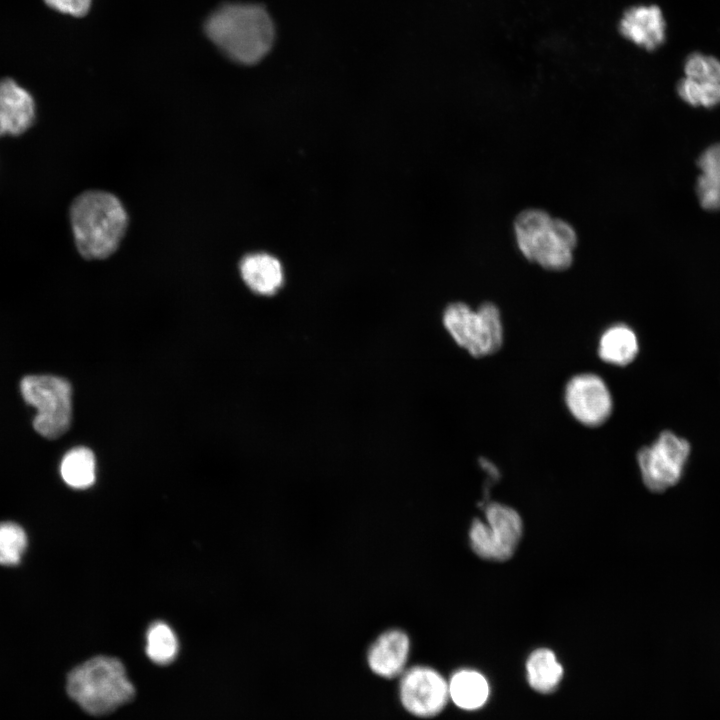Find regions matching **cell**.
Segmentation results:
<instances>
[{
  "label": "cell",
  "mask_w": 720,
  "mask_h": 720,
  "mask_svg": "<svg viewBox=\"0 0 720 720\" xmlns=\"http://www.w3.org/2000/svg\"><path fill=\"white\" fill-rule=\"evenodd\" d=\"M205 32L227 57L245 65L263 59L275 36L269 13L251 3L222 4L208 16Z\"/></svg>",
  "instance_id": "1"
},
{
  "label": "cell",
  "mask_w": 720,
  "mask_h": 720,
  "mask_svg": "<svg viewBox=\"0 0 720 720\" xmlns=\"http://www.w3.org/2000/svg\"><path fill=\"white\" fill-rule=\"evenodd\" d=\"M70 220L76 247L86 259H104L113 254L128 224L119 199L103 191H87L76 197Z\"/></svg>",
  "instance_id": "2"
},
{
  "label": "cell",
  "mask_w": 720,
  "mask_h": 720,
  "mask_svg": "<svg viewBox=\"0 0 720 720\" xmlns=\"http://www.w3.org/2000/svg\"><path fill=\"white\" fill-rule=\"evenodd\" d=\"M513 231L520 253L530 262L549 271L572 265L578 237L569 222L543 209L528 208L515 218Z\"/></svg>",
  "instance_id": "3"
},
{
  "label": "cell",
  "mask_w": 720,
  "mask_h": 720,
  "mask_svg": "<svg viewBox=\"0 0 720 720\" xmlns=\"http://www.w3.org/2000/svg\"><path fill=\"white\" fill-rule=\"evenodd\" d=\"M67 692L93 715L110 713L135 696L123 664L108 656L91 658L74 668L67 678Z\"/></svg>",
  "instance_id": "4"
},
{
  "label": "cell",
  "mask_w": 720,
  "mask_h": 720,
  "mask_svg": "<svg viewBox=\"0 0 720 720\" xmlns=\"http://www.w3.org/2000/svg\"><path fill=\"white\" fill-rule=\"evenodd\" d=\"M443 324L456 344L474 357L494 354L503 344L501 314L491 302L481 304L476 310L465 303H451L444 310Z\"/></svg>",
  "instance_id": "5"
},
{
  "label": "cell",
  "mask_w": 720,
  "mask_h": 720,
  "mask_svg": "<svg viewBox=\"0 0 720 720\" xmlns=\"http://www.w3.org/2000/svg\"><path fill=\"white\" fill-rule=\"evenodd\" d=\"M20 390L24 400L37 410L33 420L37 433L55 439L69 429L72 388L66 379L53 375H28L21 380Z\"/></svg>",
  "instance_id": "6"
},
{
  "label": "cell",
  "mask_w": 720,
  "mask_h": 720,
  "mask_svg": "<svg viewBox=\"0 0 720 720\" xmlns=\"http://www.w3.org/2000/svg\"><path fill=\"white\" fill-rule=\"evenodd\" d=\"M522 531V519L516 510L500 503H489L485 508V521L473 520L469 542L480 558L506 561L514 554Z\"/></svg>",
  "instance_id": "7"
},
{
  "label": "cell",
  "mask_w": 720,
  "mask_h": 720,
  "mask_svg": "<svg viewBox=\"0 0 720 720\" xmlns=\"http://www.w3.org/2000/svg\"><path fill=\"white\" fill-rule=\"evenodd\" d=\"M690 453L689 443L670 431L662 432L649 446L637 454V462L645 486L662 492L681 478Z\"/></svg>",
  "instance_id": "8"
},
{
  "label": "cell",
  "mask_w": 720,
  "mask_h": 720,
  "mask_svg": "<svg viewBox=\"0 0 720 720\" xmlns=\"http://www.w3.org/2000/svg\"><path fill=\"white\" fill-rule=\"evenodd\" d=\"M399 696L410 714L430 718L439 714L449 700L448 682L435 669L417 665L401 674Z\"/></svg>",
  "instance_id": "9"
},
{
  "label": "cell",
  "mask_w": 720,
  "mask_h": 720,
  "mask_svg": "<svg viewBox=\"0 0 720 720\" xmlns=\"http://www.w3.org/2000/svg\"><path fill=\"white\" fill-rule=\"evenodd\" d=\"M564 401L570 414L588 427L604 424L613 410V399L607 384L593 373L573 376L565 386Z\"/></svg>",
  "instance_id": "10"
},
{
  "label": "cell",
  "mask_w": 720,
  "mask_h": 720,
  "mask_svg": "<svg viewBox=\"0 0 720 720\" xmlns=\"http://www.w3.org/2000/svg\"><path fill=\"white\" fill-rule=\"evenodd\" d=\"M35 101L24 87L11 78L0 80V137L18 136L35 121Z\"/></svg>",
  "instance_id": "11"
},
{
  "label": "cell",
  "mask_w": 720,
  "mask_h": 720,
  "mask_svg": "<svg viewBox=\"0 0 720 720\" xmlns=\"http://www.w3.org/2000/svg\"><path fill=\"white\" fill-rule=\"evenodd\" d=\"M410 653V639L400 629H390L380 634L370 645L367 663L379 677L391 679L406 670Z\"/></svg>",
  "instance_id": "12"
},
{
  "label": "cell",
  "mask_w": 720,
  "mask_h": 720,
  "mask_svg": "<svg viewBox=\"0 0 720 720\" xmlns=\"http://www.w3.org/2000/svg\"><path fill=\"white\" fill-rule=\"evenodd\" d=\"M665 20L657 6H638L628 10L620 23L621 33L647 50H655L665 40Z\"/></svg>",
  "instance_id": "13"
},
{
  "label": "cell",
  "mask_w": 720,
  "mask_h": 720,
  "mask_svg": "<svg viewBox=\"0 0 720 720\" xmlns=\"http://www.w3.org/2000/svg\"><path fill=\"white\" fill-rule=\"evenodd\" d=\"M240 271L247 286L260 295L275 294L284 280L281 263L266 253H255L244 257Z\"/></svg>",
  "instance_id": "14"
},
{
  "label": "cell",
  "mask_w": 720,
  "mask_h": 720,
  "mask_svg": "<svg viewBox=\"0 0 720 720\" xmlns=\"http://www.w3.org/2000/svg\"><path fill=\"white\" fill-rule=\"evenodd\" d=\"M600 359L614 366L630 364L639 352V343L633 329L624 323L606 328L598 342Z\"/></svg>",
  "instance_id": "15"
},
{
  "label": "cell",
  "mask_w": 720,
  "mask_h": 720,
  "mask_svg": "<svg viewBox=\"0 0 720 720\" xmlns=\"http://www.w3.org/2000/svg\"><path fill=\"white\" fill-rule=\"evenodd\" d=\"M449 699L461 709L476 710L482 707L489 696L486 678L473 669L456 671L448 681Z\"/></svg>",
  "instance_id": "16"
},
{
  "label": "cell",
  "mask_w": 720,
  "mask_h": 720,
  "mask_svg": "<svg viewBox=\"0 0 720 720\" xmlns=\"http://www.w3.org/2000/svg\"><path fill=\"white\" fill-rule=\"evenodd\" d=\"M697 165L701 171L696 184L700 205L706 210H720V143L703 151Z\"/></svg>",
  "instance_id": "17"
},
{
  "label": "cell",
  "mask_w": 720,
  "mask_h": 720,
  "mask_svg": "<svg viewBox=\"0 0 720 720\" xmlns=\"http://www.w3.org/2000/svg\"><path fill=\"white\" fill-rule=\"evenodd\" d=\"M530 686L540 693L555 690L563 676V668L553 651L547 648L534 650L526 663Z\"/></svg>",
  "instance_id": "18"
},
{
  "label": "cell",
  "mask_w": 720,
  "mask_h": 720,
  "mask_svg": "<svg viewBox=\"0 0 720 720\" xmlns=\"http://www.w3.org/2000/svg\"><path fill=\"white\" fill-rule=\"evenodd\" d=\"M63 481L75 489L93 485L96 477V461L93 452L86 447H75L63 457L60 465Z\"/></svg>",
  "instance_id": "19"
},
{
  "label": "cell",
  "mask_w": 720,
  "mask_h": 720,
  "mask_svg": "<svg viewBox=\"0 0 720 720\" xmlns=\"http://www.w3.org/2000/svg\"><path fill=\"white\" fill-rule=\"evenodd\" d=\"M146 653L156 664L171 663L178 652V640L173 630L164 622L153 623L146 635Z\"/></svg>",
  "instance_id": "20"
},
{
  "label": "cell",
  "mask_w": 720,
  "mask_h": 720,
  "mask_svg": "<svg viewBox=\"0 0 720 720\" xmlns=\"http://www.w3.org/2000/svg\"><path fill=\"white\" fill-rule=\"evenodd\" d=\"M676 91L684 102L695 107L714 108L720 105V84L684 77L678 82Z\"/></svg>",
  "instance_id": "21"
},
{
  "label": "cell",
  "mask_w": 720,
  "mask_h": 720,
  "mask_svg": "<svg viewBox=\"0 0 720 720\" xmlns=\"http://www.w3.org/2000/svg\"><path fill=\"white\" fill-rule=\"evenodd\" d=\"M26 547L27 535L21 526L14 522L0 523V565H17Z\"/></svg>",
  "instance_id": "22"
},
{
  "label": "cell",
  "mask_w": 720,
  "mask_h": 720,
  "mask_svg": "<svg viewBox=\"0 0 720 720\" xmlns=\"http://www.w3.org/2000/svg\"><path fill=\"white\" fill-rule=\"evenodd\" d=\"M685 77L720 84V60L702 53H692L684 62Z\"/></svg>",
  "instance_id": "23"
},
{
  "label": "cell",
  "mask_w": 720,
  "mask_h": 720,
  "mask_svg": "<svg viewBox=\"0 0 720 720\" xmlns=\"http://www.w3.org/2000/svg\"><path fill=\"white\" fill-rule=\"evenodd\" d=\"M44 2L60 13L83 17L88 13L92 0H44Z\"/></svg>",
  "instance_id": "24"
}]
</instances>
